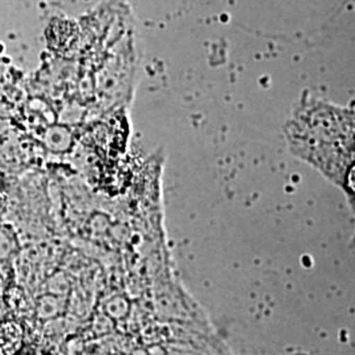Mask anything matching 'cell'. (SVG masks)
<instances>
[{"mask_svg": "<svg viewBox=\"0 0 355 355\" xmlns=\"http://www.w3.org/2000/svg\"><path fill=\"white\" fill-rule=\"evenodd\" d=\"M24 331L16 321L0 322V355H17L23 346Z\"/></svg>", "mask_w": 355, "mask_h": 355, "instance_id": "cell-1", "label": "cell"}, {"mask_svg": "<svg viewBox=\"0 0 355 355\" xmlns=\"http://www.w3.org/2000/svg\"><path fill=\"white\" fill-rule=\"evenodd\" d=\"M20 355H44V354H41V353H35V352H33V353H24V354H20Z\"/></svg>", "mask_w": 355, "mask_h": 355, "instance_id": "cell-2", "label": "cell"}]
</instances>
